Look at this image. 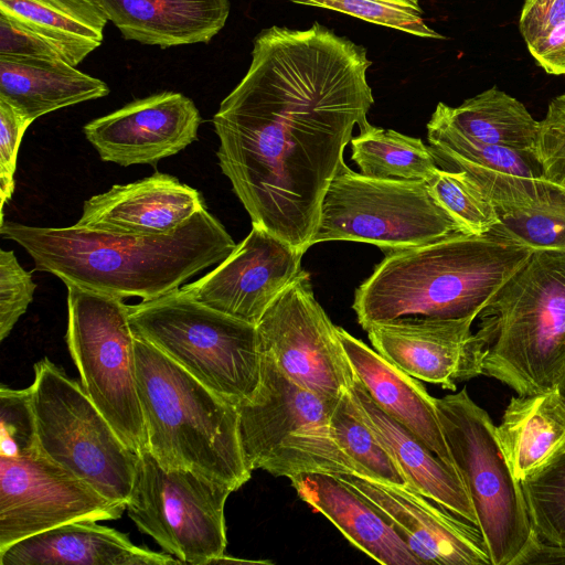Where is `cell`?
<instances>
[{"label":"cell","instance_id":"5b68a950","mask_svg":"<svg viewBox=\"0 0 565 565\" xmlns=\"http://www.w3.org/2000/svg\"><path fill=\"white\" fill-rule=\"evenodd\" d=\"M477 318L483 375L521 396L555 388L565 371V252L534 250Z\"/></svg>","mask_w":565,"mask_h":565},{"label":"cell","instance_id":"5bb4252c","mask_svg":"<svg viewBox=\"0 0 565 565\" xmlns=\"http://www.w3.org/2000/svg\"><path fill=\"white\" fill-rule=\"evenodd\" d=\"M125 510L39 447L15 457L0 456V551L65 523L119 519Z\"/></svg>","mask_w":565,"mask_h":565},{"label":"cell","instance_id":"52a82bcc","mask_svg":"<svg viewBox=\"0 0 565 565\" xmlns=\"http://www.w3.org/2000/svg\"><path fill=\"white\" fill-rule=\"evenodd\" d=\"M335 401L298 385L262 353L258 388L236 406L248 469L287 478L306 472L358 475L331 430Z\"/></svg>","mask_w":565,"mask_h":565},{"label":"cell","instance_id":"1f68e13d","mask_svg":"<svg viewBox=\"0 0 565 565\" xmlns=\"http://www.w3.org/2000/svg\"><path fill=\"white\" fill-rule=\"evenodd\" d=\"M489 234L533 252H565V191L552 185L543 203L530 209L500 212V223Z\"/></svg>","mask_w":565,"mask_h":565},{"label":"cell","instance_id":"8d00e7d4","mask_svg":"<svg viewBox=\"0 0 565 565\" xmlns=\"http://www.w3.org/2000/svg\"><path fill=\"white\" fill-rule=\"evenodd\" d=\"M39 447L29 387L0 388V456L15 457Z\"/></svg>","mask_w":565,"mask_h":565},{"label":"cell","instance_id":"ac0fdd59","mask_svg":"<svg viewBox=\"0 0 565 565\" xmlns=\"http://www.w3.org/2000/svg\"><path fill=\"white\" fill-rule=\"evenodd\" d=\"M201 121L192 99L166 90L93 119L83 131L103 161L156 166L195 141Z\"/></svg>","mask_w":565,"mask_h":565},{"label":"cell","instance_id":"4316f807","mask_svg":"<svg viewBox=\"0 0 565 565\" xmlns=\"http://www.w3.org/2000/svg\"><path fill=\"white\" fill-rule=\"evenodd\" d=\"M497 435L520 482L565 449V399L556 387L512 397Z\"/></svg>","mask_w":565,"mask_h":565},{"label":"cell","instance_id":"ab89813d","mask_svg":"<svg viewBox=\"0 0 565 565\" xmlns=\"http://www.w3.org/2000/svg\"><path fill=\"white\" fill-rule=\"evenodd\" d=\"M33 121L12 105L0 99V207L1 223L3 206L10 201L14 190V172L20 143L28 127Z\"/></svg>","mask_w":565,"mask_h":565},{"label":"cell","instance_id":"d6986e66","mask_svg":"<svg viewBox=\"0 0 565 565\" xmlns=\"http://www.w3.org/2000/svg\"><path fill=\"white\" fill-rule=\"evenodd\" d=\"M427 138L437 163L466 172L499 212L533 207L550 194L552 185L543 179L534 153L471 138L449 120L439 103L427 124Z\"/></svg>","mask_w":565,"mask_h":565},{"label":"cell","instance_id":"ba28073f","mask_svg":"<svg viewBox=\"0 0 565 565\" xmlns=\"http://www.w3.org/2000/svg\"><path fill=\"white\" fill-rule=\"evenodd\" d=\"M41 452L111 502L126 505L139 454L129 448L84 391L44 358L29 386Z\"/></svg>","mask_w":565,"mask_h":565},{"label":"cell","instance_id":"603a6c76","mask_svg":"<svg viewBox=\"0 0 565 565\" xmlns=\"http://www.w3.org/2000/svg\"><path fill=\"white\" fill-rule=\"evenodd\" d=\"M349 395L360 417L390 452L409 486L478 527L475 508L457 470L447 466L415 434L383 412L358 377Z\"/></svg>","mask_w":565,"mask_h":565},{"label":"cell","instance_id":"9a60e30c","mask_svg":"<svg viewBox=\"0 0 565 565\" xmlns=\"http://www.w3.org/2000/svg\"><path fill=\"white\" fill-rule=\"evenodd\" d=\"M249 234L214 269L180 289L195 301L257 326L295 280L303 252L252 224Z\"/></svg>","mask_w":565,"mask_h":565},{"label":"cell","instance_id":"f1b7e54d","mask_svg":"<svg viewBox=\"0 0 565 565\" xmlns=\"http://www.w3.org/2000/svg\"><path fill=\"white\" fill-rule=\"evenodd\" d=\"M449 120L471 138L534 153L540 121L515 97L492 86L457 107L439 103Z\"/></svg>","mask_w":565,"mask_h":565},{"label":"cell","instance_id":"d4e9b609","mask_svg":"<svg viewBox=\"0 0 565 565\" xmlns=\"http://www.w3.org/2000/svg\"><path fill=\"white\" fill-rule=\"evenodd\" d=\"M126 40L162 49L209 43L225 25L228 0H97Z\"/></svg>","mask_w":565,"mask_h":565},{"label":"cell","instance_id":"7c38bea8","mask_svg":"<svg viewBox=\"0 0 565 565\" xmlns=\"http://www.w3.org/2000/svg\"><path fill=\"white\" fill-rule=\"evenodd\" d=\"M233 490L192 470L139 454L126 511L137 527L183 564L216 563L227 544L224 508Z\"/></svg>","mask_w":565,"mask_h":565},{"label":"cell","instance_id":"6da1fadb","mask_svg":"<svg viewBox=\"0 0 565 565\" xmlns=\"http://www.w3.org/2000/svg\"><path fill=\"white\" fill-rule=\"evenodd\" d=\"M366 50L315 22L273 25L212 122L222 172L258 225L306 253L353 128L374 104Z\"/></svg>","mask_w":565,"mask_h":565},{"label":"cell","instance_id":"277c9868","mask_svg":"<svg viewBox=\"0 0 565 565\" xmlns=\"http://www.w3.org/2000/svg\"><path fill=\"white\" fill-rule=\"evenodd\" d=\"M136 373L148 450L164 468L192 470L233 491L250 478L235 405L136 337Z\"/></svg>","mask_w":565,"mask_h":565},{"label":"cell","instance_id":"7bdbcfd3","mask_svg":"<svg viewBox=\"0 0 565 565\" xmlns=\"http://www.w3.org/2000/svg\"><path fill=\"white\" fill-rule=\"evenodd\" d=\"M556 390L559 393V395L565 399V371L556 385Z\"/></svg>","mask_w":565,"mask_h":565},{"label":"cell","instance_id":"2e32d148","mask_svg":"<svg viewBox=\"0 0 565 565\" xmlns=\"http://www.w3.org/2000/svg\"><path fill=\"white\" fill-rule=\"evenodd\" d=\"M398 533L423 564L492 565L480 530L411 486L337 475Z\"/></svg>","mask_w":565,"mask_h":565},{"label":"cell","instance_id":"44dd1931","mask_svg":"<svg viewBox=\"0 0 565 565\" xmlns=\"http://www.w3.org/2000/svg\"><path fill=\"white\" fill-rule=\"evenodd\" d=\"M1 565H179L180 559L135 545L127 534L82 520L29 536L0 551Z\"/></svg>","mask_w":565,"mask_h":565},{"label":"cell","instance_id":"836d02e7","mask_svg":"<svg viewBox=\"0 0 565 565\" xmlns=\"http://www.w3.org/2000/svg\"><path fill=\"white\" fill-rule=\"evenodd\" d=\"M428 184L467 234L486 235L500 223L495 203L466 172L439 168Z\"/></svg>","mask_w":565,"mask_h":565},{"label":"cell","instance_id":"f546056e","mask_svg":"<svg viewBox=\"0 0 565 565\" xmlns=\"http://www.w3.org/2000/svg\"><path fill=\"white\" fill-rule=\"evenodd\" d=\"M352 138L351 159L360 172L380 179L429 181L439 166L430 147L422 139L367 122Z\"/></svg>","mask_w":565,"mask_h":565},{"label":"cell","instance_id":"74e56055","mask_svg":"<svg viewBox=\"0 0 565 565\" xmlns=\"http://www.w3.org/2000/svg\"><path fill=\"white\" fill-rule=\"evenodd\" d=\"M543 179L565 191V94L554 97L540 131L534 150Z\"/></svg>","mask_w":565,"mask_h":565},{"label":"cell","instance_id":"3957f363","mask_svg":"<svg viewBox=\"0 0 565 565\" xmlns=\"http://www.w3.org/2000/svg\"><path fill=\"white\" fill-rule=\"evenodd\" d=\"M532 253L491 234L388 252L355 289L352 308L364 330L403 318H477Z\"/></svg>","mask_w":565,"mask_h":565},{"label":"cell","instance_id":"60d3db41","mask_svg":"<svg viewBox=\"0 0 565 565\" xmlns=\"http://www.w3.org/2000/svg\"><path fill=\"white\" fill-rule=\"evenodd\" d=\"M0 55L67 62L64 54L51 42L2 14H0Z\"/></svg>","mask_w":565,"mask_h":565},{"label":"cell","instance_id":"8992f818","mask_svg":"<svg viewBox=\"0 0 565 565\" xmlns=\"http://www.w3.org/2000/svg\"><path fill=\"white\" fill-rule=\"evenodd\" d=\"M129 322L135 337L233 405L257 391L262 352L255 324L209 308L180 288L129 306Z\"/></svg>","mask_w":565,"mask_h":565},{"label":"cell","instance_id":"30bf717a","mask_svg":"<svg viewBox=\"0 0 565 565\" xmlns=\"http://www.w3.org/2000/svg\"><path fill=\"white\" fill-rule=\"evenodd\" d=\"M454 465L475 508L492 565H510L532 532L520 482L489 414L461 391L436 398Z\"/></svg>","mask_w":565,"mask_h":565},{"label":"cell","instance_id":"484cf974","mask_svg":"<svg viewBox=\"0 0 565 565\" xmlns=\"http://www.w3.org/2000/svg\"><path fill=\"white\" fill-rule=\"evenodd\" d=\"M108 94L105 82L66 61L0 55V99L32 121Z\"/></svg>","mask_w":565,"mask_h":565},{"label":"cell","instance_id":"4fadbf2b","mask_svg":"<svg viewBox=\"0 0 565 565\" xmlns=\"http://www.w3.org/2000/svg\"><path fill=\"white\" fill-rule=\"evenodd\" d=\"M256 329L260 352L298 385L327 399L351 388L355 373L338 327L313 295L308 271L302 269L273 301Z\"/></svg>","mask_w":565,"mask_h":565},{"label":"cell","instance_id":"7a4b0ae2","mask_svg":"<svg viewBox=\"0 0 565 565\" xmlns=\"http://www.w3.org/2000/svg\"><path fill=\"white\" fill-rule=\"evenodd\" d=\"M0 234L22 246L36 270L53 274L66 286L121 299L151 300L172 292L236 247L206 209L177 230L158 235L114 234L77 223L40 227L15 222H2Z\"/></svg>","mask_w":565,"mask_h":565},{"label":"cell","instance_id":"e0dca14e","mask_svg":"<svg viewBox=\"0 0 565 565\" xmlns=\"http://www.w3.org/2000/svg\"><path fill=\"white\" fill-rule=\"evenodd\" d=\"M476 317L403 318L369 327L374 350L411 376L445 390L483 374L488 345L471 331Z\"/></svg>","mask_w":565,"mask_h":565},{"label":"cell","instance_id":"4dcf8cb0","mask_svg":"<svg viewBox=\"0 0 565 565\" xmlns=\"http://www.w3.org/2000/svg\"><path fill=\"white\" fill-rule=\"evenodd\" d=\"M330 424L338 446L355 466L358 476L409 486L390 452L360 417L349 392L335 401Z\"/></svg>","mask_w":565,"mask_h":565},{"label":"cell","instance_id":"f35d334b","mask_svg":"<svg viewBox=\"0 0 565 565\" xmlns=\"http://www.w3.org/2000/svg\"><path fill=\"white\" fill-rule=\"evenodd\" d=\"M36 285L12 250H0V340H4L25 313Z\"/></svg>","mask_w":565,"mask_h":565},{"label":"cell","instance_id":"83f0119b","mask_svg":"<svg viewBox=\"0 0 565 565\" xmlns=\"http://www.w3.org/2000/svg\"><path fill=\"white\" fill-rule=\"evenodd\" d=\"M0 14L51 42L74 66L100 46L109 21L97 0H0Z\"/></svg>","mask_w":565,"mask_h":565},{"label":"cell","instance_id":"8fae6325","mask_svg":"<svg viewBox=\"0 0 565 565\" xmlns=\"http://www.w3.org/2000/svg\"><path fill=\"white\" fill-rule=\"evenodd\" d=\"M135 334L121 298L67 286L70 354L81 384L122 441L137 454L148 450L138 394Z\"/></svg>","mask_w":565,"mask_h":565},{"label":"cell","instance_id":"d6a6232c","mask_svg":"<svg viewBox=\"0 0 565 565\" xmlns=\"http://www.w3.org/2000/svg\"><path fill=\"white\" fill-rule=\"evenodd\" d=\"M532 529L565 545V449L520 481Z\"/></svg>","mask_w":565,"mask_h":565},{"label":"cell","instance_id":"e575fe53","mask_svg":"<svg viewBox=\"0 0 565 565\" xmlns=\"http://www.w3.org/2000/svg\"><path fill=\"white\" fill-rule=\"evenodd\" d=\"M519 30L541 68L565 75V0H524Z\"/></svg>","mask_w":565,"mask_h":565},{"label":"cell","instance_id":"d590c367","mask_svg":"<svg viewBox=\"0 0 565 565\" xmlns=\"http://www.w3.org/2000/svg\"><path fill=\"white\" fill-rule=\"evenodd\" d=\"M321 8L425 39H445L424 20L420 0H289Z\"/></svg>","mask_w":565,"mask_h":565},{"label":"cell","instance_id":"ffe728a7","mask_svg":"<svg viewBox=\"0 0 565 565\" xmlns=\"http://www.w3.org/2000/svg\"><path fill=\"white\" fill-rule=\"evenodd\" d=\"M204 209L196 189L156 172L86 200L77 224L114 234L158 235L177 230Z\"/></svg>","mask_w":565,"mask_h":565},{"label":"cell","instance_id":"b9f144b4","mask_svg":"<svg viewBox=\"0 0 565 565\" xmlns=\"http://www.w3.org/2000/svg\"><path fill=\"white\" fill-rule=\"evenodd\" d=\"M565 564V545L543 540L533 529L523 550L510 565Z\"/></svg>","mask_w":565,"mask_h":565},{"label":"cell","instance_id":"9c48e42d","mask_svg":"<svg viewBox=\"0 0 565 565\" xmlns=\"http://www.w3.org/2000/svg\"><path fill=\"white\" fill-rule=\"evenodd\" d=\"M467 234L439 204L427 181L380 179L345 162L328 186L311 246L328 241L394 252Z\"/></svg>","mask_w":565,"mask_h":565},{"label":"cell","instance_id":"7402d4cb","mask_svg":"<svg viewBox=\"0 0 565 565\" xmlns=\"http://www.w3.org/2000/svg\"><path fill=\"white\" fill-rule=\"evenodd\" d=\"M338 333L356 377L373 402L456 470L440 426L436 397L429 395L417 379L343 328L338 327Z\"/></svg>","mask_w":565,"mask_h":565},{"label":"cell","instance_id":"cb8c5ba5","mask_svg":"<svg viewBox=\"0 0 565 565\" xmlns=\"http://www.w3.org/2000/svg\"><path fill=\"white\" fill-rule=\"evenodd\" d=\"M299 498L324 515L355 547L383 565H422L394 527L337 475L289 478Z\"/></svg>","mask_w":565,"mask_h":565}]
</instances>
